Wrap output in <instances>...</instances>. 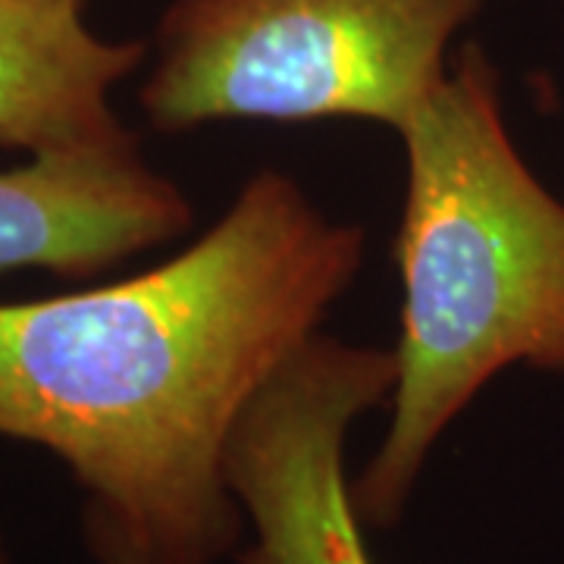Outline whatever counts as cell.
I'll use <instances>...</instances> for the list:
<instances>
[{
	"label": "cell",
	"mask_w": 564,
	"mask_h": 564,
	"mask_svg": "<svg viewBox=\"0 0 564 564\" xmlns=\"http://www.w3.org/2000/svg\"><path fill=\"white\" fill-rule=\"evenodd\" d=\"M361 261L358 226L261 170L166 263L0 304V436L54 452L154 564H217L245 533L232 430Z\"/></svg>",
	"instance_id": "cell-1"
},
{
	"label": "cell",
	"mask_w": 564,
	"mask_h": 564,
	"mask_svg": "<svg viewBox=\"0 0 564 564\" xmlns=\"http://www.w3.org/2000/svg\"><path fill=\"white\" fill-rule=\"evenodd\" d=\"M486 0H173L141 113L163 135L220 120H373L402 132Z\"/></svg>",
	"instance_id": "cell-3"
},
{
	"label": "cell",
	"mask_w": 564,
	"mask_h": 564,
	"mask_svg": "<svg viewBox=\"0 0 564 564\" xmlns=\"http://www.w3.org/2000/svg\"><path fill=\"white\" fill-rule=\"evenodd\" d=\"M0 564H10V555H7V543H3V533H0Z\"/></svg>",
	"instance_id": "cell-8"
},
{
	"label": "cell",
	"mask_w": 564,
	"mask_h": 564,
	"mask_svg": "<svg viewBox=\"0 0 564 564\" xmlns=\"http://www.w3.org/2000/svg\"><path fill=\"white\" fill-rule=\"evenodd\" d=\"M63 3H69V7H79L82 10V3H85V0H63Z\"/></svg>",
	"instance_id": "cell-9"
},
{
	"label": "cell",
	"mask_w": 564,
	"mask_h": 564,
	"mask_svg": "<svg viewBox=\"0 0 564 564\" xmlns=\"http://www.w3.org/2000/svg\"><path fill=\"white\" fill-rule=\"evenodd\" d=\"M82 543L95 564H154L98 505L82 508Z\"/></svg>",
	"instance_id": "cell-7"
},
{
	"label": "cell",
	"mask_w": 564,
	"mask_h": 564,
	"mask_svg": "<svg viewBox=\"0 0 564 564\" xmlns=\"http://www.w3.org/2000/svg\"><path fill=\"white\" fill-rule=\"evenodd\" d=\"M392 348L311 336L248 402L226 484L251 540L239 564H373L345 470L348 430L392 399Z\"/></svg>",
	"instance_id": "cell-4"
},
{
	"label": "cell",
	"mask_w": 564,
	"mask_h": 564,
	"mask_svg": "<svg viewBox=\"0 0 564 564\" xmlns=\"http://www.w3.org/2000/svg\"><path fill=\"white\" fill-rule=\"evenodd\" d=\"M188 226L185 192L144 163L132 132L0 173V273L35 267L85 280Z\"/></svg>",
	"instance_id": "cell-5"
},
{
	"label": "cell",
	"mask_w": 564,
	"mask_h": 564,
	"mask_svg": "<svg viewBox=\"0 0 564 564\" xmlns=\"http://www.w3.org/2000/svg\"><path fill=\"white\" fill-rule=\"evenodd\" d=\"M399 135V377L383 443L351 480L373 530L399 524L445 426L499 370L564 367V204L521 161L480 44L464 47Z\"/></svg>",
	"instance_id": "cell-2"
},
{
	"label": "cell",
	"mask_w": 564,
	"mask_h": 564,
	"mask_svg": "<svg viewBox=\"0 0 564 564\" xmlns=\"http://www.w3.org/2000/svg\"><path fill=\"white\" fill-rule=\"evenodd\" d=\"M144 61L139 41L98 39L63 0H0V148H95L129 132L110 91Z\"/></svg>",
	"instance_id": "cell-6"
}]
</instances>
